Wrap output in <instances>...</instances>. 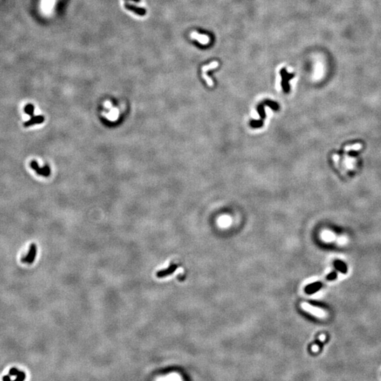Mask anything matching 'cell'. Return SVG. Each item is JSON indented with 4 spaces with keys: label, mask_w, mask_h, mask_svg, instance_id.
<instances>
[{
    "label": "cell",
    "mask_w": 381,
    "mask_h": 381,
    "mask_svg": "<svg viewBox=\"0 0 381 381\" xmlns=\"http://www.w3.org/2000/svg\"><path fill=\"white\" fill-rule=\"evenodd\" d=\"M2 380L3 381H11V375H4V376L2 377Z\"/></svg>",
    "instance_id": "obj_17"
},
{
    "label": "cell",
    "mask_w": 381,
    "mask_h": 381,
    "mask_svg": "<svg viewBox=\"0 0 381 381\" xmlns=\"http://www.w3.org/2000/svg\"><path fill=\"white\" fill-rule=\"evenodd\" d=\"M281 81H282V77H281L280 73H278L277 75V78H276V88L278 91L281 90Z\"/></svg>",
    "instance_id": "obj_14"
},
{
    "label": "cell",
    "mask_w": 381,
    "mask_h": 381,
    "mask_svg": "<svg viewBox=\"0 0 381 381\" xmlns=\"http://www.w3.org/2000/svg\"><path fill=\"white\" fill-rule=\"evenodd\" d=\"M219 66V63L217 61H212L211 62L210 64L208 65H205V66H202V73H206V72L207 71L210 69H214V68H217V66Z\"/></svg>",
    "instance_id": "obj_11"
},
{
    "label": "cell",
    "mask_w": 381,
    "mask_h": 381,
    "mask_svg": "<svg viewBox=\"0 0 381 381\" xmlns=\"http://www.w3.org/2000/svg\"><path fill=\"white\" fill-rule=\"evenodd\" d=\"M176 269H177V265H176V264H171L167 268L158 271L157 272V274H156V276L158 278L165 277L167 276H169L172 273H174Z\"/></svg>",
    "instance_id": "obj_4"
},
{
    "label": "cell",
    "mask_w": 381,
    "mask_h": 381,
    "mask_svg": "<svg viewBox=\"0 0 381 381\" xmlns=\"http://www.w3.org/2000/svg\"><path fill=\"white\" fill-rule=\"evenodd\" d=\"M334 267L337 268V270H338L339 272H342L343 274H345L347 272V267H346V264L344 263V262L341 261L339 260H337L336 261H334Z\"/></svg>",
    "instance_id": "obj_10"
},
{
    "label": "cell",
    "mask_w": 381,
    "mask_h": 381,
    "mask_svg": "<svg viewBox=\"0 0 381 381\" xmlns=\"http://www.w3.org/2000/svg\"><path fill=\"white\" fill-rule=\"evenodd\" d=\"M30 166L33 170L35 171V172L38 175L43 176L44 177H47V176H49L50 175V167L47 164H45L43 167L41 168L38 165V163L36 162L35 160H32L30 163Z\"/></svg>",
    "instance_id": "obj_2"
},
{
    "label": "cell",
    "mask_w": 381,
    "mask_h": 381,
    "mask_svg": "<svg viewBox=\"0 0 381 381\" xmlns=\"http://www.w3.org/2000/svg\"><path fill=\"white\" fill-rule=\"evenodd\" d=\"M36 254H37V246L35 243H32L29 248L28 254L23 259V262L28 264H32L35 260Z\"/></svg>",
    "instance_id": "obj_3"
},
{
    "label": "cell",
    "mask_w": 381,
    "mask_h": 381,
    "mask_svg": "<svg viewBox=\"0 0 381 381\" xmlns=\"http://www.w3.org/2000/svg\"><path fill=\"white\" fill-rule=\"evenodd\" d=\"M337 273H336V272H332V273L329 274L327 276V277H326V278H327V280H334V279H335V278H337Z\"/></svg>",
    "instance_id": "obj_16"
},
{
    "label": "cell",
    "mask_w": 381,
    "mask_h": 381,
    "mask_svg": "<svg viewBox=\"0 0 381 381\" xmlns=\"http://www.w3.org/2000/svg\"><path fill=\"white\" fill-rule=\"evenodd\" d=\"M44 121V116L34 115L33 116H32V117H30V119L28 120L27 121H25V122L23 123V126L25 127H29L35 124H40V123H43Z\"/></svg>",
    "instance_id": "obj_5"
},
{
    "label": "cell",
    "mask_w": 381,
    "mask_h": 381,
    "mask_svg": "<svg viewBox=\"0 0 381 381\" xmlns=\"http://www.w3.org/2000/svg\"><path fill=\"white\" fill-rule=\"evenodd\" d=\"M131 1H135V2H139V1H140V0H131Z\"/></svg>",
    "instance_id": "obj_18"
},
{
    "label": "cell",
    "mask_w": 381,
    "mask_h": 381,
    "mask_svg": "<svg viewBox=\"0 0 381 381\" xmlns=\"http://www.w3.org/2000/svg\"><path fill=\"white\" fill-rule=\"evenodd\" d=\"M190 37L193 40H196L198 41L200 44H207L210 42V38L206 35H202V34H198L196 32H193L190 35Z\"/></svg>",
    "instance_id": "obj_6"
},
{
    "label": "cell",
    "mask_w": 381,
    "mask_h": 381,
    "mask_svg": "<svg viewBox=\"0 0 381 381\" xmlns=\"http://www.w3.org/2000/svg\"><path fill=\"white\" fill-rule=\"evenodd\" d=\"M301 307L302 309L304 310L305 311L308 312V313H310L311 315H314V316H316L318 318H324L326 315L325 312L323 310L312 306V305H310L308 303L303 302V303H302L301 304Z\"/></svg>",
    "instance_id": "obj_1"
},
{
    "label": "cell",
    "mask_w": 381,
    "mask_h": 381,
    "mask_svg": "<svg viewBox=\"0 0 381 381\" xmlns=\"http://www.w3.org/2000/svg\"><path fill=\"white\" fill-rule=\"evenodd\" d=\"M322 287V283L321 282H315L313 283V284H310L308 286H307L305 289V291H306V294H312L313 293L316 292L317 291H318L319 289H320V288Z\"/></svg>",
    "instance_id": "obj_8"
},
{
    "label": "cell",
    "mask_w": 381,
    "mask_h": 381,
    "mask_svg": "<svg viewBox=\"0 0 381 381\" xmlns=\"http://www.w3.org/2000/svg\"><path fill=\"white\" fill-rule=\"evenodd\" d=\"M34 109H35V107H34L33 104L28 103L24 107V111L25 113H26L27 114H28L30 117L34 116Z\"/></svg>",
    "instance_id": "obj_12"
},
{
    "label": "cell",
    "mask_w": 381,
    "mask_h": 381,
    "mask_svg": "<svg viewBox=\"0 0 381 381\" xmlns=\"http://www.w3.org/2000/svg\"><path fill=\"white\" fill-rule=\"evenodd\" d=\"M16 377L14 379V381H23L26 377V375L23 371H19V373Z\"/></svg>",
    "instance_id": "obj_13"
},
{
    "label": "cell",
    "mask_w": 381,
    "mask_h": 381,
    "mask_svg": "<svg viewBox=\"0 0 381 381\" xmlns=\"http://www.w3.org/2000/svg\"><path fill=\"white\" fill-rule=\"evenodd\" d=\"M125 7L126 8V9L129 10V11H133V13H136V14L138 15V16H143L146 14V10H145V8L138 7V6H135V5H132L129 4H125Z\"/></svg>",
    "instance_id": "obj_7"
},
{
    "label": "cell",
    "mask_w": 381,
    "mask_h": 381,
    "mask_svg": "<svg viewBox=\"0 0 381 381\" xmlns=\"http://www.w3.org/2000/svg\"><path fill=\"white\" fill-rule=\"evenodd\" d=\"M231 219L230 218V217L227 215H224V216H222L218 219V224L221 227H227L231 224Z\"/></svg>",
    "instance_id": "obj_9"
},
{
    "label": "cell",
    "mask_w": 381,
    "mask_h": 381,
    "mask_svg": "<svg viewBox=\"0 0 381 381\" xmlns=\"http://www.w3.org/2000/svg\"><path fill=\"white\" fill-rule=\"evenodd\" d=\"M20 370L18 369L17 368H15V367H13V368H10L9 372H8V375H11V376H16L18 375V373H19Z\"/></svg>",
    "instance_id": "obj_15"
}]
</instances>
